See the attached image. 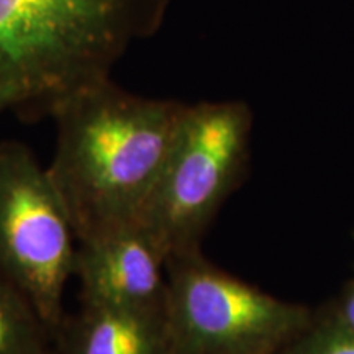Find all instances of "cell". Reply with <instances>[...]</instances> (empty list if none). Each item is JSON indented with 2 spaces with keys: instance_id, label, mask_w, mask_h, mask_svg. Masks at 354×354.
<instances>
[{
  "instance_id": "obj_1",
  "label": "cell",
  "mask_w": 354,
  "mask_h": 354,
  "mask_svg": "<svg viewBox=\"0 0 354 354\" xmlns=\"http://www.w3.org/2000/svg\"><path fill=\"white\" fill-rule=\"evenodd\" d=\"M185 107L107 79L53 110L57 136L48 171L79 241L141 220Z\"/></svg>"
},
{
  "instance_id": "obj_11",
  "label": "cell",
  "mask_w": 354,
  "mask_h": 354,
  "mask_svg": "<svg viewBox=\"0 0 354 354\" xmlns=\"http://www.w3.org/2000/svg\"><path fill=\"white\" fill-rule=\"evenodd\" d=\"M44 354H56V353H55V349H53V348H51V349H50V351H48V353H44Z\"/></svg>"
},
{
  "instance_id": "obj_6",
  "label": "cell",
  "mask_w": 354,
  "mask_h": 354,
  "mask_svg": "<svg viewBox=\"0 0 354 354\" xmlns=\"http://www.w3.org/2000/svg\"><path fill=\"white\" fill-rule=\"evenodd\" d=\"M74 277L81 305L166 308L167 256L141 221L79 241Z\"/></svg>"
},
{
  "instance_id": "obj_4",
  "label": "cell",
  "mask_w": 354,
  "mask_h": 354,
  "mask_svg": "<svg viewBox=\"0 0 354 354\" xmlns=\"http://www.w3.org/2000/svg\"><path fill=\"white\" fill-rule=\"evenodd\" d=\"M166 318L174 354H282L312 323L286 302L203 258L167 259Z\"/></svg>"
},
{
  "instance_id": "obj_2",
  "label": "cell",
  "mask_w": 354,
  "mask_h": 354,
  "mask_svg": "<svg viewBox=\"0 0 354 354\" xmlns=\"http://www.w3.org/2000/svg\"><path fill=\"white\" fill-rule=\"evenodd\" d=\"M158 13L154 0H0V105L53 113L110 79Z\"/></svg>"
},
{
  "instance_id": "obj_8",
  "label": "cell",
  "mask_w": 354,
  "mask_h": 354,
  "mask_svg": "<svg viewBox=\"0 0 354 354\" xmlns=\"http://www.w3.org/2000/svg\"><path fill=\"white\" fill-rule=\"evenodd\" d=\"M53 338L37 310L0 272V354H44Z\"/></svg>"
},
{
  "instance_id": "obj_3",
  "label": "cell",
  "mask_w": 354,
  "mask_h": 354,
  "mask_svg": "<svg viewBox=\"0 0 354 354\" xmlns=\"http://www.w3.org/2000/svg\"><path fill=\"white\" fill-rule=\"evenodd\" d=\"M243 102L187 105L141 223L167 259L201 251L207 228L236 187L250 148Z\"/></svg>"
},
{
  "instance_id": "obj_9",
  "label": "cell",
  "mask_w": 354,
  "mask_h": 354,
  "mask_svg": "<svg viewBox=\"0 0 354 354\" xmlns=\"http://www.w3.org/2000/svg\"><path fill=\"white\" fill-rule=\"evenodd\" d=\"M287 354H354V333L335 315L312 323L286 348Z\"/></svg>"
},
{
  "instance_id": "obj_10",
  "label": "cell",
  "mask_w": 354,
  "mask_h": 354,
  "mask_svg": "<svg viewBox=\"0 0 354 354\" xmlns=\"http://www.w3.org/2000/svg\"><path fill=\"white\" fill-rule=\"evenodd\" d=\"M333 315L338 318V322L342 323L344 328L354 333V279L344 289Z\"/></svg>"
},
{
  "instance_id": "obj_5",
  "label": "cell",
  "mask_w": 354,
  "mask_h": 354,
  "mask_svg": "<svg viewBox=\"0 0 354 354\" xmlns=\"http://www.w3.org/2000/svg\"><path fill=\"white\" fill-rule=\"evenodd\" d=\"M77 246L48 167L25 146H0V272L30 300L51 338L66 317Z\"/></svg>"
},
{
  "instance_id": "obj_7",
  "label": "cell",
  "mask_w": 354,
  "mask_h": 354,
  "mask_svg": "<svg viewBox=\"0 0 354 354\" xmlns=\"http://www.w3.org/2000/svg\"><path fill=\"white\" fill-rule=\"evenodd\" d=\"M56 354H174L166 308L79 305L53 336Z\"/></svg>"
}]
</instances>
